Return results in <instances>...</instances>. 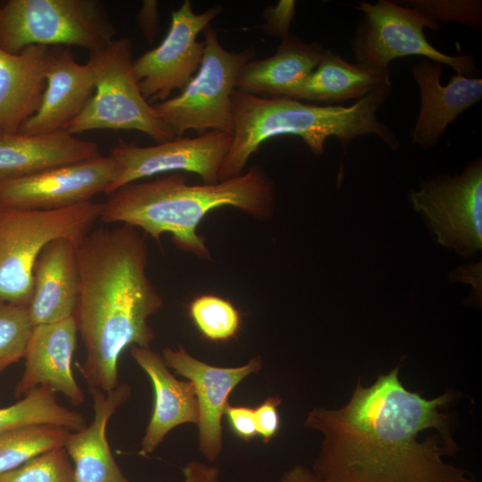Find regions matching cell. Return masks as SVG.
Segmentation results:
<instances>
[{
	"label": "cell",
	"instance_id": "1",
	"mask_svg": "<svg viewBox=\"0 0 482 482\" xmlns=\"http://www.w3.org/2000/svg\"><path fill=\"white\" fill-rule=\"evenodd\" d=\"M454 397L408 390L399 366L370 386L359 380L345 406L307 413L305 428L322 435L312 472L319 482H477L444 459L459 451L445 411Z\"/></svg>",
	"mask_w": 482,
	"mask_h": 482
},
{
	"label": "cell",
	"instance_id": "2",
	"mask_svg": "<svg viewBox=\"0 0 482 482\" xmlns=\"http://www.w3.org/2000/svg\"><path fill=\"white\" fill-rule=\"evenodd\" d=\"M79 295L73 315L86 351L78 369L89 389L104 393L119 383L127 347H150L148 323L164 305L147 272L148 247L138 229L119 224L89 231L77 245Z\"/></svg>",
	"mask_w": 482,
	"mask_h": 482
},
{
	"label": "cell",
	"instance_id": "3",
	"mask_svg": "<svg viewBox=\"0 0 482 482\" xmlns=\"http://www.w3.org/2000/svg\"><path fill=\"white\" fill-rule=\"evenodd\" d=\"M107 195L101 207L103 222L141 229L157 242L170 234L177 247L204 260H212V254L197 227L210 212L231 206L267 220L276 207L274 184L259 166L215 184L189 185L184 174L171 172L127 184Z\"/></svg>",
	"mask_w": 482,
	"mask_h": 482
},
{
	"label": "cell",
	"instance_id": "4",
	"mask_svg": "<svg viewBox=\"0 0 482 482\" xmlns=\"http://www.w3.org/2000/svg\"><path fill=\"white\" fill-rule=\"evenodd\" d=\"M390 88L391 84L383 85L347 107L305 104L287 97L265 98L235 89L232 143L220 169L219 181L244 173L248 160L261 145L281 135L301 137L318 155L323 154L329 137H336L346 147L357 137L375 135L396 148L394 133L377 119Z\"/></svg>",
	"mask_w": 482,
	"mask_h": 482
},
{
	"label": "cell",
	"instance_id": "5",
	"mask_svg": "<svg viewBox=\"0 0 482 482\" xmlns=\"http://www.w3.org/2000/svg\"><path fill=\"white\" fill-rule=\"evenodd\" d=\"M101 207L94 201L58 210L0 206V301L28 307L41 250L56 238L79 241L100 219Z\"/></svg>",
	"mask_w": 482,
	"mask_h": 482
},
{
	"label": "cell",
	"instance_id": "6",
	"mask_svg": "<svg viewBox=\"0 0 482 482\" xmlns=\"http://www.w3.org/2000/svg\"><path fill=\"white\" fill-rule=\"evenodd\" d=\"M116 29L98 0L0 1V49L78 46L89 53L114 39Z\"/></svg>",
	"mask_w": 482,
	"mask_h": 482
},
{
	"label": "cell",
	"instance_id": "7",
	"mask_svg": "<svg viewBox=\"0 0 482 482\" xmlns=\"http://www.w3.org/2000/svg\"><path fill=\"white\" fill-rule=\"evenodd\" d=\"M132 47L130 39L121 37L90 53L94 93L66 131L75 135L94 129L137 130L157 144L175 137L140 91Z\"/></svg>",
	"mask_w": 482,
	"mask_h": 482
},
{
	"label": "cell",
	"instance_id": "8",
	"mask_svg": "<svg viewBox=\"0 0 482 482\" xmlns=\"http://www.w3.org/2000/svg\"><path fill=\"white\" fill-rule=\"evenodd\" d=\"M204 32V56L196 73L178 96L153 104L175 137L189 129L233 134L232 93L239 71L255 54L253 48L225 49L210 26Z\"/></svg>",
	"mask_w": 482,
	"mask_h": 482
},
{
	"label": "cell",
	"instance_id": "9",
	"mask_svg": "<svg viewBox=\"0 0 482 482\" xmlns=\"http://www.w3.org/2000/svg\"><path fill=\"white\" fill-rule=\"evenodd\" d=\"M359 4L365 21L353 43L357 63L384 71L395 58L420 55L449 65L460 75L476 71L472 55H447L428 42L424 29L436 30L439 24L423 12L385 0Z\"/></svg>",
	"mask_w": 482,
	"mask_h": 482
},
{
	"label": "cell",
	"instance_id": "10",
	"mask_svg": "<svg viewBox=\"0 0 482 482\" xmlns=\"http://www.w3.org/2000/svg\"><path fill=\"white\" fill-rule=\"evenodd\" d=\"M436 241L463 256L482 247V162L470 163L461 174L423 182L411 195Z\"/></svg>",
	"mask_w": 482,
	"mask_h": 482
},
{
	"label": "cell",
	"instance_id": "11",
	"mask_svg": "<svg viewBox=\"0 0 482 482\" xmlns=\"http://www.w3.org/2000/svg\"><path fill=\"white\" fill-rule=\"evenodd\" d=\"M231 143L232 135L220 131L195 137H175L148 146L120 141L109 154L117 164L118 175L105 194L145 178L179 171L195 173L204 184H215Z\"/></svg>",
	"mask_w": 482,
	"mask_h": 482
},
{
	"label": "cell",
	"instance_id": "12",
	"mask_svg": "<svg viewBox=\"0 0 482 482\" xmlns=\"http://www.w3.org/2000/svg\"><path fill=\"white\" fill-rule=\"evenodd\" d=\"M218 5L195 13L185 0L171 12L170 29L162 43L136 59L133 69L143 96L148 101L166 100L181 90L199 69L204 51L197 37L221 12Z\"/></svg>",
	"mask_w": 482,
	"mask_h": 482
},
{
	"label": "cell",
	"instance_id": "13",
	"mask_svg": "<svg viewBox=\"0 0 482 482\" xmlns=\"http://www.w3.org/2000/svg\"><path fill=\"white\" fill-rule=\"evenodd\" d=\"M117 175V164L110 154L54 167L0 182V206L28 210L67 208L106 193Z\"/></svg>",
	"mask_w": 482,
	"mask_h": 482
},
{
	"label": "cell",
	"instance_id": "14",
	"mask_svg": "<svg viewBox=\"0 0 482 482\" xmlns=\"http://www.w3.org/2000/svg\"><path fill=\"white\" fill-rule=\"evenodd\" d=\"M162 357L169 369L189 380L198 404V450L210 462L222 450V417L229 396L246 377L262 368L261 356L237 367H217L192 356L184 347H165Z\"/></svg>",
	"mask_w": 482,
	"mask_h": 482
},
{
	"label": "cell",
	"instance_id": "15",
	"mask_svg": "<svg viewBox=\"0 0 482 482\" xmlns=\"http://www.w3.org/2000/svg\"><path fill=\"white\" fill-rule=\"evenodd\" d=\"M77 336L73 317L34 326L24 356V371L15 386V397L24 396L36 387L46 386L64 395L73 405L82 404L85 395L71 369Z\"/></svg>",
	"mask_w": 482,
	"mask_h": 482
},
{
	"label": "cell",
	"instance_id": "16",
	"mask_svg": "<svg viewBox=\"0 0 482 482\" xmlns=\"http://www.w3.org/2000/svg\"><path fill=\"white\" fill-rule=\"evenodd\" d=\"M46 81L38 109L19 132L48 134L66 130L95 89L91 64L78 62L66 46H49Z\"/></svg>",
	"mask_w": 482,
	"mask_h": 482
},
{
	"label": "cell",
	"instance_id": "17",
	"mask_svg": "<svg viewBox=\"0 0 482 482\" xmlns=\"http://www.w3.org/2000/svg\"><path fill=\"white\" fill-rule=\"evenodd\" d=\"M79 241L56 238L41 250L33 268V291L28 306L33 326L73 317L79 295Z\"/></svg>",
	"mask_w": 482,
	"mask_h": 482
},
{
	"label": "cell",
	"instance_id": "18",
	"mask_svg": "<svg viewBox=\"0 0 482 482\" xmlns=\"http://www.w3.org/2000/svg\"><path fill=\"white\" fill-rule=\"evenodd\" d=\"M443 65L422 61L413 67L420 93V109L412 141L423 148L434 146L446 127L482 96V79L457 74L446 86L440 83Z\"/></svg>",
	"mask_w": 482,
	"mask_h": 482
},
{
	"label": "cell",
	"instance_id": "19",
	"mask_svg": "<svg viewBox=\"0 0 482 482\" xmlns=\"http://www.w3.org/2000/svg\"><path fill=\"white\" fill-rule=\"evenodd\" d=\"M130 354L149 377L154 389V408L139 450L141 456H147L174 428L197 423L198 404L193 384L178 379L162 354L150 347L139 346H131Z\"/></svg>",
	"mask_w": 482,
	"mask_h": 482
},
{
	"label": "cell",
	"instance_id": "20",
	"mask_svg": "<svg viewBox=\"0 0 482 482\" xmlns=\"http://www.w3.org/2000/svg\"><path fill=\"white\" fill-rule=\"evenodd\" d=\"M90 392L94 419L88 426L71 431L63 446L72 461L74 482H131L116 462L106 436L110 419L129 398L131 387L120 383L108 393Z\"/></svg>",
	"mask_w": 482,
	"mask_h": 482
},
{
	"label": "cell",
	"instance_id": "21",
	"mask_svg": "<svg viewBox=\"0 0 482 482\" xmlns=\"http://www.w3.org/2000/svg\"><path fill=\"white\" fill-rule=\"evenodd\" d=\"M102 155L95 142L66 130L24 134L0 129V182Z\"/></svg>",
	"mask_w": 482,
	"mask_h": 482
},
{
	"label": "cell",
	"instance_id": "22",
	"mask_svg": "<svg viewBox=\"0 0 482 482\" xmlns=\"http://www.w3.org/2000/svg\"><path fill=\"white\" fill-rule=\"evenodd\" d=\"M49 46H30L18 54L0 49V129L19 132L37 112L46 87Z\"/></svg>",
	"mask_w": 482,
	"mask_h": 482
},
{
	"label": "cell",
	"instance_id": "23",
	"mask_svg": "<svg viewBox=\"0 0 482 482\" xmlns=\"http://www.w3.org/2000/svg\"><path fill=\"white\" fill-rule=\"evenodd\" d=\"M324 49L287 36L277 52L267 58L251 60L239 71L236 90L265 98L289 97L319 64Z\"/></svg>",
	"mask_w": 482,
	"mask_h": 482
},
{
	"label": "cell",
	"instance_id": "24",
	"mask_svg": "<svg viewBox=\"0 0 482 482\" xmlns=\"http://www.w3.org/2000/svg\"><path fill=\"white\" fill-rule=\"evenodd\" d=\"M391 84L389 70H374L350 63L325 50L313 71L289 95L288 98L316 103H339L367 96L376 88Z\"/></svg>",
	"mask_w": 482,
	"mask_h": 482
},
{
	"label": "cell",
	"instance_id": "25",
	"mask_svg": "<svg viewBox=\"0 0 482 482\" xmlns=\"http://www.w3.org/2000/svg\"><path fill=\"white\" fill-rule=\"evenodd\" d=\"M38 424L78 431L87 426V421L79 412L61 405L55 392L46 386L36 387L17 403L0 408V433Z\"/></svg>",
	"mask_w": 482,
	"mask_h": 482
},
{
	"label": "cell",
	"instance_id": "26",
	"mask_svg": "<svg viewBox=\"0 0 482 482\" xmlns=\"http://www.w3.org/2000/svg\"><path fill=\"white\" fill-rule=\"evenodd\" d=\"M71 430L54 425L19 427L0 433V477L49 450L63 447Z\"/></svg>",
	"mask_w": 482,
	"mask_h": 482
},
{
	"label": "cell",
	"instance_id": "27",
	"mask_svg": "<svg viewBox=\"0 0 482 482\" xmlns=\"http://www.w3.org/2000/svg\"><path fill=\"white\" fill-rule=\"evenodd\" d=\"M188 311L201 334L211 341L234 337L241 326V315L231 302L214 295L194 298Z\"/></svg>",
	"mask_w": 482,
	"mask_h": 482
},
{
	"label": "cell",
	"instance_id": "28",
	"mask_svg": "<svg viewBox=\"0 0 482 482\" xmlns=\"http://www.w3.org/2000/svg\"><path fill=\"white\" fill-rule=\"evenodd\" d=\"M33 328L27 306L0 301V374L24 358Z\"/></svg>",
	"mask_w": 482,
	"mask_h": 482
},
{
	"label": "cell",
	"instance_id": "29",
	"mask_svg": "<svg viewBox=\"0 0 482 482\" xmlns=\"http://www.w3.org/2000/svg\"><path fill=\"white\" fill-rule=\"evenodd\" d=\"M64 447L45 452L0 477V482H74L71 461Z\"/></svg>",
	"mask_w": 482,
	"mask_h": 482
},
{
	"label": "cell",
	"instance_id": "30",
	"mask_svg": "<svg viewBox=\"0 0 482 482\" xmlns=\"http://www.w3.org/2000/svg\"><path fill=\"white\" fill-rule=\"evenodd\" d=\"M402 5L416 9L434 21H455L478 28L481 25L480 1H403Z\"/></svg>",
	"mask_w": 482,
	"mask_h": 482
},
{
	"label": "cell",
	"instance_id": "31",
	"mask_svg": "<svg viewBox=\"0 0 482 482\" xmlns=\"http://www.w3.org/2000/svg\"><path fill=\"white\" fill-rule=\"evenodd\" d=\"M295 12V2L281 0L276 5L265 9V23L262 30L270 36L286 38L290 34L289 29Z\"/></svg>",
	"mask_w": 482,
	"mask_h": 482
},
{
	"label": "cell",
	"instance_id": "32",
	"mask_svg": "<svg viewBox=\"0 0 482 482\" xmlns=\"http://www.w3.org/2000/svg\"><path fill=\"white\" fill-rule=\"evenodd\" d=\"M281 399L278 396H270L254 408V419L257 435L263 443H269L278 432L280 419L278 407Z\"/></svg>",
	"mask_w": 482,
	"mask_h": 482
},
{
	"label": "cell",
	"instance_id": "33",
	"mask_svg": "<svg viewBox=\"0 0 482 482\" xmlns=\"http://www.w3.org/2000/svg\"><path fill=\"white\" fill-rule=\"evenodd\" d=\"M224 414L228 417L232 431L238 437L248 441L257 436L253 408L229 403Z\"/></svg>",
	"mask_w": 482,
	"mask_h": 482
},
{
	"label": "cell",
	"instance_id": "34",
	"mask_svg": "<svg viewBox=\"0 0 482 482\" xmlns=\"http://www.w3.org/2000/svg\"><path fill=\"white\" fill-rule=\"evenodd\" d=\"M158 2L145 0L137 15L138 27L149 42H152L158 30Z\"/></svg>",
	"mask_w": 482,
	"mask_h": 482
},
{
	"label": "cell",
	"instance_id": "35",
	"mask_svg": "<svg viewBox=\"0 0 482 482\" xmlns=\"http://www.w3.org/2000/svg\"><path fill=\"white\" fill-rule=\"evenodd\" d=\"M184 482H219L217 467L198 461L187 462L182 469Z\"/></svg>",
	"mask_w": 482,
	"mask_h": 482
},
{
	"label": "cell",
	"instance_id": "36",
	"mask_svg": "<svg viewBox=\"0 0 482 482\" xmlns=\"http://www.w3.org/2000/svg\"><path fill=\"white\" fill-rule=\"evenodd\" d=\"M278 482H319V480L311 469L303 464H295L284 471Z\"/></svg>",
	"mask_w": 482,
	"mask_h": 482
}]
</instances>
